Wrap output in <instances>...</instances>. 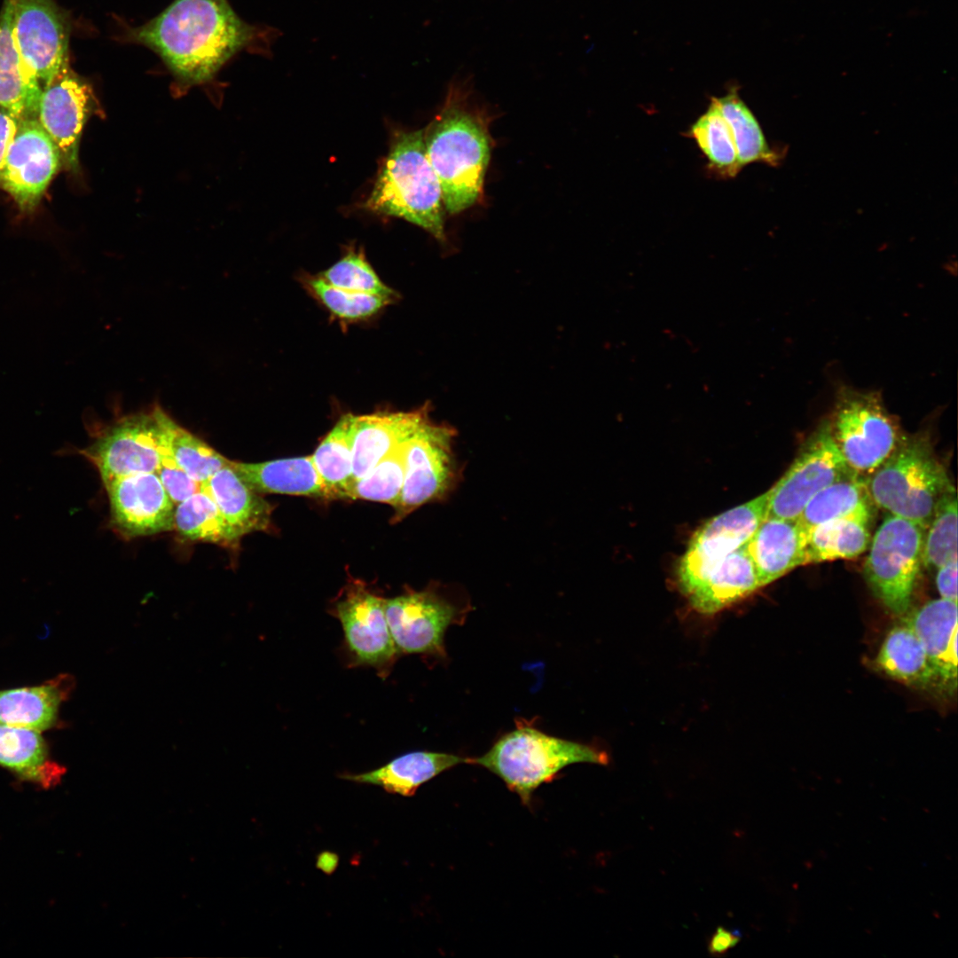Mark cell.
<instances>
[{"mask_svg":"<svg viewBox=\"0 0 958 958\" xmlns=\"http://www.w3.org/2000/svg\"><path fill=\"white\" fill-rule=\"evenodd\" d=\"M154 51L181 82H206L236 53L269 51L277 31L242 20L227 0H175L125 35Z\"/></svg>","mask_w":958,"mask_h":958,"instance_id":"cell-1","label":"cell"},{"mask_svg":"<svg viewBox=\"0 0 958 958\" xmlns=\"http://www.w3.org/2000/svg\"><path fill=\"white\" fill-rule=\"evenodd\" d=\"M423 132L444 209L459 214L481 198L492 145L489 120L472 102L466 82L450 85L442 109Z\"/></svg>","mask_w":958,"mask_h":958,"instance_id":"cell-2","label":"cell"},{"mask_svg":"<svg viewBox=\"0 0 958 958\" xmlns=\"http://www.w3.org/2000/svg\"><path fill=\"white\" fill-rule=\"evenodd\" d=\"M364 207L403 218L445 240L443 195L427 156L423 130L395 137Z\"/></svg>","mask_w":958,"mask_h":958,"instance_id":"cell-3","label":"cell"},{"mask_svg":"<svg viewBox=\"0 0 958 958\" xmlns=\"http://www.w3.org/2000/svg\"><path fill=\"white\" fill-rule=\"evenodd\" d=\"M499 778L529 805L534 791L576 763L608 765L607 752L591 745L549 735L526 720L497 740L483 756L467 758Z\"/></svg>","mask_w":958,"mask_h":958,"instance_id":"cell-4","label":"cell"},{"mask_svg":"<svg viewBox=\"0 0 958 958\" xmlns=\"http://www.w3.org/2000/svg\"><path fill=\"white\" fill-rule=\"evenodd\" d=\"M876 507L926 530L940 498L954 489L929 437L903 434L883 463L866 478Z\"/></svg>","mask_w":958,"mask_h":958,"instance_id":"cell-5","label":"cell"},{"mask_svg":"<svg viewBox=\"0 0 958 958\" xmlns=\"http://www.w3.org/2000/svg\"><path fill=\"white\" fill-rule=\"evenodd\" d=\"M177 422L160 406L123 416L93 435L76 452L98 470L105 485L138 473L156 472Z\"/></svg>","mask_w":958,"mask_h":958,"instance_id":"cell-6","label":"cell"},{"mask_svg":"<svg viewBox=\"0 0 958 958\" xmlns=\"http://www.w3.org/2000/svg\"><path fill=\"white\" fill-rule=\"evenodd\" d=\"M925 529L915 522L887 514L876 530L864 564V577L875 596L896 616L911 605L923 567Z\"/></svg>","mask_w":958,"mask_h":958,"instance_id":"cell-7","label":"cell"},{"mask_svg":"<svg viewBox=\"0 0 958 958\" xmlns=\"http://www.w3.org/2000/svg\"><path fill=\"white\" fill-rule=\"evenodd\" d=\"M828 421L846 464L865 479L891 454L903 435L879 396L872 392L842 389Z\"/></svg>","mask_w":958,"mask_h":958,"instance_id":"cell-8","label":"cell"},{"mask_svg":"<svg viewBox=\"0 0 958 958\" xmlns=\"http://www.w3.org/2000/svg\"><path fill=\"white\" fill-rule=\"evenodd\" d=\"M454 429L434 423L428 415L408 438L404 479L392 522H397L420 506L446 498L460 478L453 452Z\"/></svg>","mask_w":958,"mask_h":958,"instance_id":"cell-9","label":"cell"},{"mask_svg":"<svg viewBox=\"0 0 958 958\" xmlns=\"http://www.w3.org/2000/svg\"><path fill=\"white\" fill-rule=\"evenodd\" d=\"M329 613L343 631V647L349 666L370 667L386 679L397 660L385 614V599L363 582L346 586Z\"/></svg>","mask_w":958,"mask_h":958,"instance_id":"cell-10","label":"cell"},{"mask_svg":"<svg viewBox=\"0 0 958 958\" xmlns=\"http://www.w3.org/2000/svg\"><path fill=\"white\" fill-rule=\"evenodd\" d=\"M853 475L856 474L846 464L833 438L829 421L825 420L805 440L787 471L769 489L766 516L797 520L818 492Z\"/></svg>","mask_w":958,"mask_h":958,"instance_id":"cell-11","label":"cell"},{"mask_svg":"<svg viewBox=\"0 0 958 958\" xmlns=\"http://www.w3.org/2000/svg\"><path fill=\"white\" fill-rule=\"evenodd\" d=\"M466 609L434 588L406 589L398 596L385 599L386 618L398 655L445 658V632L450 625L461 623Z\"/></svg>","mask_w":958,"mask_h":958,"instance_id":"cell-12","label":"cell"},{"mask_svg":"<svg viewBox=\"0 0 958 958\" xmlns=\"http://www.w3.org/2000/svg\"><path fill=\"white\" fill-rule=\"evenodd\" d=\"M770 491L708 520L692 536L677 578L687 596L724 557L744 546L766 518Z\"/></svg>","mask_w":958,"mask_h":958,"instance_id":"cell-13","label":"cell"},{"mask_svg":"<svg viewBox=\"0 0 958 958\" xmlns=\"http://www.w3.org/2000/svg\"><path fill=\"white\" fill-rule=\"evenodd\" d=\"M61 167L60 152L38 119H21L0 169V188L20 211L32 212Z\"/></svg>","mask_w":958,"mask_h":958,"instance_id":"cell-14","label":"cell"},{"mask_svg":"<svg viewBox=\"0 0 958 958\" xmlns=\"http://www.w3.org/2000/svg\"><path fill=\"white\" fill-rule=\"evenodd\" d=\"M99 104L91 85L65 64L43 87L37 119L59 148L62 166L79 169V144L83 127Z\"/></svg>","mask_w":958,"mask_h":958,"instance_id":"cell-15","label":"cell"},{"mask_svg":"<svg viewBox=\"0 0 958 958\" xmlns=\"http://www.w3.org/2000/svg\"><path fill=\"white\" fill-rule=\"evenodd\" d=\"M12 1L16 44L44 86L69 62V22L54 0Z\"/></svg>","mask_w":958,"mask_h":958,"instance_id":"cell-16","label":"cell"},{"mask_svg":"<svg viewBox=\"0 0 958 958\" xmlns=\"http://www.w3.org/2000/svg\"><path fill=\"white\" fill-rule=\"evenodd\" d=\"M110 524L126 539L174 530L176 505L155 472L138 473L105 485Z\"/></svg>","mask_w":958,"mask_h":958,"instance_id":"cell-17","label":"cell"},{"mask_svg":"<svg viewBox=\"0 0 958 958\" xmlns=\"http://www.w3.org/2000/svg\"><path fill=\"white\" fill-rule=\"evenodd\" d=\"M903 621L921 640L938 683L955 688L957 679V601L943 598L907 612Z\"/></svg>","mask_w":958,"mask_h":958,"instance_id":"cell-18","label":"cell"},{"mask_svg":"<svg viewBox=\"0 0 958 958\" xmlns=\"http://www.w3.org/2000/svg\"><path fill=\"white\" fill-rule=\"evenodd\" d=\"M428 415L425 408L408 412L356 415L352 434L353 482L407 440Z\"/></svg>","mask_w":958,"mask_h":958,"instance_id":"cell-19","label":"cell"},{"mask_svg":"<svg viewBox=\"0 0 958 958\" xmlns=\"http://www.w3.org/2000/svg\"><path fill=\"white\" fill-rule=\"evenodd\" d=\"M43 88L24 61L12 29V1L0 12V107L17 119L37 118Z\"/></svg>","mask_w":958,"mask_h":958,"instance_id":"cell-20","label":"cell"},{"mask_svg":"<svg viewBox=\"0 0 958 958\" xmlns=\"http://www.w3.org/2000/svg\"><path fill=\"white\" fill-rule=\"evenodd\" d=\"M220 513L242 538L253 532H271L274 506L250 488L230 463L201 484Z\"/></svg>","mask_w":958,"mask_h":958,"instance_id":"cell-21","label":"cell"},{"mask_svg":"<svg viewBox=\"0 0 958 958\" xmlns=\"http://www.w3.org/2000/svg\"><path fill=\"white\" fill-rule=\"evenodd\" d=\"M804 542L796 520L766 516L745 545L760 588L803 566Z\"/></svg>","mask_w":958,"mask_h":958,"instance_id":"cell-22","label":"cell"},{"mask_svg":"<svg viewBox=\"0 0 958 958\" xmlns=\"http://www.w3.org/2000/svg\"><path fill=\"white\" fill-rule=\"evenodd\" d=\"M75 686L73 676L61 674L40 686L0 690V724L38 732L52 728Z\"/></svg>","mask_w":958,"mask_h":958,"instance_id":"cell-23","label":"cell"},{"mask_svg":"<svg viewBox=\"0 0 958 958\" xmlns=\"http://www.w3.org/2000/svg\"><path fill=\"white\" fill-rule=\"evenodd\" d=\"M745 545L718 561L686 596L696 612L716 614L760 588Z\"/></svg>","mask_w":958,"mask_h":958,"instance_id":"cell-24","label":"cell"},{"mask_svg":"<svg viewBox=\"0 0 958 958\" xmlns=\"http://www.w3.org/2000/svg\"><path fill=\"white\" fill-rule=\"evenodd\" d=\"M230 466L255 491L333 499L323 484L311 455L259 463L230 459Z\"/></svg>","mask_w":958,"mask_h":958,"instance_id":"cell-25","label":"cell"},{"mask_svg":"<svg viewBox=\"0 0 958 958\" xmlns=\"http://www.w3.org/2000/svg\"><path fill=\"white\" fill-rule=\"evenodd\" d=\"M0 766L43 788L57 785L66 773L50 756L41 732L0 724Z\"/></svg>","mask_w":958,"mask_h":958,"instance_id":"cell-26","label":"cell"},{"mask_svg":"<svg viewBox=\"0 0 958 958\" xmlns=\"http://www.w3.org/2000/svg\"><path fill=\"white\" fill-rule=\"evenodd\" d=\"M467 758L434 751H412L401 755L378 769L363 773H345L342 779L382 787L389 793L412 797L418 788Z\"/></svg>","mask_w":958,"mask_h":958,"instance_id":"cell-27","label":"cell"},{"mask_svg":"<svg viewBox=\"0 0 958 958\" xmlns=\"http://www.w3.org/2000/svg\"><path fill=\"white\" fill-rule=\"evenodd\" d=\"M876 507L868 493L866 479L853 475L827 486L806 504L796 522L804 538L815 526L837 519L869 523Z\"/></svg>","mask_w":958,"mask_h":958,"instance_id":"cell-28","label":"cell"},{"mask_svg":"<svg viewBox=\"0 0 958 958\" xmlns=\"http://www.w3.org/2000/svg\"><path fill=\"white\" fill-rule=\"evenodd\" d=\"M876 663L887 676L908 686L927 687L938 683L921 640L903 620L884 638Z\"/></svg>","mask_w":958,"mask_h":958,"instance_id":"cell-29","label":"cell"},{"mask_svg":"<svg viewBox=\"0 0 958 958\" xmlns=\"http://www.w3.org/2000/svg\"><path fill=\"white\" fill-rule=\"evenodd\" d=\"M713 98L731 129L741 167L758 162L778 166L783 155L768 144L755 114L741 98L738 87L731 86L725 96Z\"/></svg>","mask_w":958,"mask_h":958,"instance_id":"cell-30","label":"cell"},{"mask_svg":"<svg viewBox=\"0 0 958 958\" xmlns=\"http://www.w3.org/2000/svg\"><path fill=\"white\" fill-rule=\"evenodd\" d=\"M868 525L837 519L815 526L805 535L803 565L858 557L870 543Z\"/></svg>","mask_w":958,"mask_h":958,"instance_id":"cell-31","label":"cell"},{"mask_svg":"<svg viewBox=\"0 0 958 958\" xmlns=\"http://www.w3.org/2000/svg\"><path fill=\"white\" fill-rule=\"evenodd\" d=\"M174 530L185 539L216 544L236 551L241 538L202 489L176 506Z\"/></svg>","mask_w":958,"mask_h":958,"instance_id":"cell-32","label":"cell"},{"mask_svg":"<svg viewBox=\"0 0 958 958\" xmlns=\"http://www.w3.org/2000/svg\"><path fill=\"white\" fill-rule=\"evenodd\" d=\"M356 415L346 413L318 444L311 459L333 499H346L352 479V434Z\"/></svg>","mask_w":958,"mask_h":958,"instance_id":"cell-33","label":"cell"},{"mask_svg":"<svg viewBox=\"0 0 958 958\" xmlns=\"http://www.w3.org/2000/svg\"><path fill=\"white\" fill-rule=\"evenodd\" d=\"M687 136L695 141L707 159L709 170L717 177L734 178L742 170L731 129L713 97Z\"/></svg>","mask_w":958,"mask_h":958,"instance_id":"cell-34","label":"cell"},{"mask_svg":"<svg viewBox=\"0 0 958 958\" xmlns=\"http://www.w3.org/2000/svg\"><path fill=\"white\" fill-rule=\"evenodd\" d=\"M407 440L381 459L367 474L355 480L346 499L376 501L394 506L399 499L404 483Z\"/></svg>","mask_w":958,"mask_h":958,"instance_id":"cell-35","label":"cell"},{"mask_svg":"<svg viewBox=\"0 0 958 958\" xmlns=\"http://www.w3.org/2000/svg\"><path fill=\"white\" fill-rule=\"evenodd\" d=\"M923 544V566L937 569L957 558V497L955 489L938 500L926 528Z\"/></svg>","mask_w":958,"mask_h":958,"instance_id":"cell-36","label":"cell"},{"mask_svg":"<svg viewBox=\"0 0 958 958\" xmlns=\"http://www.w3.org/2000/svg\"><path fill=\"white\" fill-rule=\"evenodd\" d=\"M305 285L335 318L347 322L367 319L393 302L388 297L334 287L319 276L307 278Z\"/></svg>","mask_w":958,"mask_h":958,"instance_id":"cell-37","label":"cell"},{"mask_svg":"<svg viewBox=\"0 0 958 958\" xmlns=\"http://www.w3.org/2000/svg\"><path fill=\"white\" fill-rule=\"evenodd\" d=\"M169 449L178 466L201 484L230 463L229 459L177 423L171 431Z\"/></svg>","mask_w":958,"mask_h":958,"instance_id":"cell-38","label":"cell"},{"mask_svg":"<svg viewBox=\"0 0 958 958\" xmlns=\"http://www.w3.org/2000/svg\"><path fill=\"white\" fill-rule=\"evenodd\" d=\"M318 276L326 283L348 291L377 294L392 300L397 296L380 279L362 251H349Z\"/></svg>","mask_w":958,"mask_h":958,"instance_id":"cell-39","label":"cell"},{"mask_svg":"<svg viewBox=\"0 0 958 958\" xmlns=\"http://www.w3.org/2000/svg\"><path fill=\"white\" fill-rule=\"evenodd\" d=\"M155 473L176 506L201 490V483L192 479L176 462L169 452V441L161 451Z\"/></svg>","mask_w":958,"mask_h":958,"instance_id":"cell-40","label":"cell"},{"mask_svg":"<svg viewBox=\"0 0 958 958\" xmlns=\"http://www.w3.org/2000/svg\"><path fill=\"white\" fill-rule=\"evenodd\" d=\"M936 585L940 598L957 601V558L936 569Z\"/></svg>","mask_w":958,"mask_h":958,"instance_id":"cell-41","label":"cell"},{"mask_svg":"<svg viewBox=\"0 0 958 958\" xmlns=\"http://www.w3.org/2000/svg\"><path fill=\"white\" fill-rule=\"evenodd\" d=\"M742 934L738 930L718 926L710 937L708 951L711 956H724L740 942Z\"/></svg>","mask_w":958,"mask_h":958,"instance_id":"cell-42","label":"cell"},{"mask_svg":"<svg viewBox=\"0 0 958 958\" xmlns=\"http://www.w3.org/2000/svg\"><path fill=\"white\" fill-rule=\"evenodd\" d=\"M19 122L20 120L13 114L0 107V169L16 133Z\"/></svg>","mask_w":958,"mask_h":958,"instance_id":"cell-43","label":"cell"},{"mask_svg":"<svg viewBox=\"0 0 958 958\" xmlns=\"http://www.w3.org/2000/svg\"><path fill=\"white\" fill-rule=\"evenodd\" d=\"M337 857L329 852L321 854L318 860V866L326 872H331L337 865Z\"/></svg>","mask_w":958,"mask_h":958,"instance_id":"cell-44","label":"cell"}]
</instances>
